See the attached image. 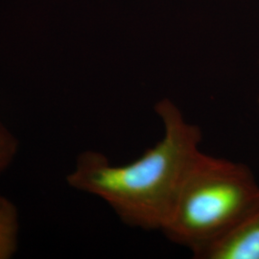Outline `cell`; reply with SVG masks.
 Listing matches in <instances>:
<instances>
[{"label":"cell","instance_id":"5","mask_svg":"<svg viewBox=\"0 0 259 259\" xmlns=\"http://www.w3.org/2000/svg\"><path fill=\"white\" fill-rule=\"evenodd\" d=\"M18 150L19 142L15 135L0 123V174L12 164Z\"/></svg>","mask_w":259,"mask_h":259},{"label":"cell","instance_id":"6","mask_svg":"<svg viewBox=\"0 0 259 259\" xmlns=\"http://www.w3.org/2000/svg\"><path fill=\"white\" fill-rule=\"evenodd\" d=\"M257 104H258V111H259V99H258V103H257Z\"/></svg>","mask_w":259,"mask_h":259},{"label":"cell","instance_id":"4","mask_svg":"<svg viewBox=\"0 0 259 259\" xmlns=\"http://www.w3.org/2000/svg\"><path fill=\"white\" fill-rule=\"evenodd\" d=\"M19 211L8 198L0 195V259L16 253L19 243Z\"/></svg>","mask_w":259,"mask_h":259},{"label":"cell","instance_id":"1","mask_svg":"<svg viewBox=\"0 0 259 259\" xmlns=\"http://www.w3.org/2000/svg\"><path fill=\"white\" fill-rule=\"evenodd\" d=\"M155 112L163 136L139 158L113 165L102 153L84 151L66 181L76 190L100 198L131 228L161 232L201 152L203 133L169 99L157 102Z\"/></svg>","mask_w":259,"mask_h":259},{"label":"cell","instance_id":"2","mask_svg":"<svg viewBox=\"0 0 259 259\" xmlns=\"http://www.w3.org/2000/svg\"><path fill=\"white\" fill-rule=\"evenodd\" d=\"M258 198V182L250 167L201 151L161 232L200 259Z\"/></svg>","mask_w":259,"mask_h":259},{"label":"cell","instance_id":"3","mask_svg":"<svg viewBox=\"0 0 259 259\" xmlns=\"http://www.w3.org/2000/svg\"><path fill=\"white\" fill-rule=\"evenodd\" d=\"M200 259H259V198Z\"/></svg>","mask_w":259,"mask_h":259}]
</instances>
